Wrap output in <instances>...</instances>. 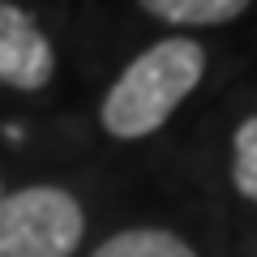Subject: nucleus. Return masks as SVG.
I'll list each match as a JSON object with an SVG mask.
<instances>
[{"mask_svg": "<svg viewBox=\"0 0 257 257\" xmlns=\"http://www.w3.org/2000/svg\"><path fill=\"white\" fill-rule=\"evenodd\" d=\"M231 180L240 197L257 202V116H248L236 128V159H231Z\"/></svg>", "mask_w": 257, "mask_h": 257, "instance_id": "423d86ee", "label": "nucleus"}, {"mask_svg": "<svg viewBox=\"0 0 257 257\" xmlns=\"http://www.w3.org/2000/svg\"><path fill=\"white\" fill-rule=\"evenodd\" d=\"M56 73V56L35 18L0 0V86L43 90Z\"/></svg>", "mask_w": 257, "mask_h": 257, "instance_id": "7ed1b4c3", "label": "nucleus"}, {"mask_svg": "<svg viewBox=\"0 0 257 257\" xmlns=\"http://www.w3.org/2000/svg\"><path fill=\"white\" fill-rule=\"evenodd\" d=\"M202 73H206V47L193 39H163V43L146 47L107 90L103 128L124 142L163 128L167 116L202 82Z\"/></svg>", "mask_w": 257, "mask_h": 257, "instance_id": "f257e3e1", "label": "nucleus"}, {"mask_svg": "<svg viewBox=\"0 0 257 257\" xmlns=\"http://www.w3.org/2000/svg\"><path fill=\"white\" fill-rule=\"evenodd\" d=\"M142 9L172 26H223L240 18L253 0H138Z\"/></svg>", "mask_w": 257, "mask_h": 257, "instance_id": "20e7f679", "label": "nucleus"}, {"mask_svg": "<svg viewBox=\"0 0 257 257\" xmlns=\"http://www.w3.org/2000/svg\"><path fill=\"white\" fill-rule=\"evenodd\" d=\"M90 257H197V253L163 227H133V231L103 240Z\"/></svg>", "mask_w": 257, "mask_h": 257, "instance_id": "39448f33", "label": "nucleus"}, {"mask_svg": "<svg viewBox=\"0 0 257 257\" xmlns=\"http://www.w3.org/2000/svg\"><path fill=\"white\" fill-rule=\"evenodd\" d=\"M82 231V206L56 184L0 193V257H73Z\"/></svg>", "mask_w": 257, "mask_h": 257, "instance_id": "f03ea898", "label": "nucleus"}]
</instances>
